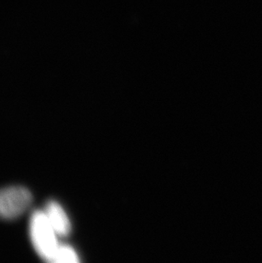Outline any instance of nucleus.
Here are the masks:
<instances>
[{
    "instance_id": "nucleus-1",
    "label": "nucleus",
    "mask_w": 262,
    "mask_h": 263,
    "mask_svg": "<svg viewBox=\"0 0 262 263\" xmlns=\"http://www.w3.org/2000/svg\"><path fill=\"white\" fill-rule=\"evenodd\" d=\"M30 238L38 255L45 261L53 262L59 243L57 234L50 225L45 211H36L30 220Z\"/></svg>"
},
{
    "instance_id": "nucleus-3",
    "label": "nucleus",
    "mask_w": 262,
    "mask_h": 263,
    "mask_svg": "<svg viewBox=\"0 0 262 263\" xmlns=\"http://www.w3.org/2000/svg\"><path fill=\"white\" fill-rule=\"evenodd\" d=\"M45 213L57 235L67 236L71 232V222L64 209L57 202L49 201L45 206Z\"/></svg>"
},
{
    "instance_id": "nucleus-4",
    "label": "nucleus",
    "mask_w": 262,
    "mask_h": 263,
    "mask_svg": "<svg viewBox=\"0 0 262 263\" xmlns=\"http://www.w3.org/2000/svg\"><path fill=\"white\" fill-rule=\"evenodd\" d=\"M79 261L77 252L73 250V248L67 245H60L57 249L53 262L77 263Z\"/></svg>"
},
{
    "instance_id": "nucleus-2",
    "label": "nucleus",
    "mask_w": 262,
    "mask_h": 263,
    "mask_svg": "<svg viewBox=\"0 0 262 263\" xmlns=\"http://www.w3.org/2000/svg\"><path fill=\"white\" fill-rule=\"evenodd\" d=\"M31 192L23 186L0 189V219L14 220L22 216L32 204Z\"/></svg>"
}]
</instances>
